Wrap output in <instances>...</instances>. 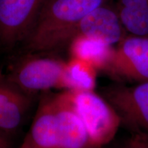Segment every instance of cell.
<instances>
[{
    "mask_svg": "<svg viewBox=\"0 0 148 148\" xmlns=\"http://www.w3.org/2000/svg\"><path fill=\"white\" fill-rule=\"evenodd\" d=\"M107 0H47L24 44L29 53L47 52L69 44L83 18Z\"/></svg>",
    "mask_w": 148,
    "mask_h": 148,
    "instance_id": "1",
    "label": "cell"
},
{
    "mask_svg": "<svg viewBox=\"0 0 148 148\" xmlns=\"http://www.w3.org/2000/svg\"><path fill=\"white\" fill-rule=\"evenodd\" d=\"M71 100L86 127L94 148H100L113 139L121 124L113 107L94 90L72 91Z\"/></svg>",
    "mask_w": 148,
    "mask_h": 148,
    "instance_id": "2",
    "label": "cell"
},
{
    "mask_svg": "<svg viewBox=\"0 0 148 148\" xmlns=\"http://www.w3.org/2000/svg\"><path fill=\"white\" fill-rule=\"evenodd\" d=\"M66 62L53 57L30 56L17 62L6 77L9 82L29 95L52 88L64 90Z\"/></svg>",
    "mask_w": 148,
    "mask_h": 148,
    "instance_id": "3",
    "label": "cell"
},
{
    "mask_svg": "<svg viewBox=\"0 0 148 148\" xmlns=\"http://www.w3.org/2000/svg\"><path fill=\"white\" fill-rule=\"evenodd\" d=\"M103 97L119 114L121 124L148 135V81L111 85L103 89Z\"/></svg>",
    "mask_w": 148,
    "mask_h": 148,
    "instance_id": "4",
    "label": "cell"
},
{
    "mask_svg": "<svg viewBox=\"0 0 148 148\" xmlns=\"http://www.w3.org/2000/svg\"><path fill=\"white\" fill-rule=\"evenodd\" d=\"M47 0H0V45L25 42Z\"/></svg>",
    "mask_w": 148,
    "mask_h": 148,
    "instance_id": "5",
    "label": "cell"
},
{
    "mask_svg": "<svg viewBox=\"0 0 148 148\" xmlns=\"http://www.w3.org/2000/svg\"><path fill=\"white\" fill-rule=\"evenodd\" d=\"M103 71L119 81H148V37H125L113 48Z\"/></svg>",
    "mask_w": 148,
    "mask_h": 148,
    "instance_id": "6",
    "label": "cell"
},
{
    "mask_svg": "<svg viewBox=\"0 0 148 148\" xmlns=\"http://www.w3.org/2000/svg\"><path fill=\"white\" fill-rule=\"evenodd\" d=\"M60 148H94L86 127L75 110L69 90L53 95Z\"/></svg>",
    "mask_w": 148,
    "mask_h": 148,
    "instance_id": "7",
    "label": "cell"
},
{
    "mask_svg": "<svg viewBox=\"0 0 148 148\" xmlns=\"http://www.w3.org/2000/svg\"><path fill=\"white\" fill-rule=\"evenodd\" d=\"M53 93L43 92L32 125L19 148H60Z\"/></svg>",
    "mask_w": 148,
    "mask_h": 148,
    "instance_id": "8",
    "label": "cell"
},
{
    "mask_svg": "<svg viewBox=\"0 0 148 148\" xmlns=\"http://www.w3.org/2000/svg\"><path fill=\"white\" fill-rule=\"evenodd\" d=\"M124 32L116 10L104 4L81 20L75 28L73 38L76 36L89 37L112 47L125 38Z\"/></svg>",
    "mask_w": 148,
    "mask_h": 148,
    "instance_id": "9",
    "label": "cell"
},
{
    "mask_svg": "<svg viewBox=\"0 0 148 148\" xmlns=\"http://www.w3.org/2000/svg\"><path fill=\"white\" fill-rule=\"evenodd\" d=\"M69 44L71 58L86 61L97 71H104L113 49L101 40L84 36H75Z\"/></svg>",
    "mask_w": 148,
    "mask_h": 148,
    "instance_id": "10",
    "label": "cell"
},
{
    "mask_svg": "<svg viewBox=\"0 0 148 148\" xmlns=\"http://www.w3.org/2000/svg\"><path fill=\"white\" fill-rule=\"evenodd\" d=\"M32 95L20 91L0 108V134L10 140L21 127L31 106Z\"/></svg>",
    "mask_w": 148,
    "mask_h": 148,
    "instance_id": "11",
    "label": "cell"
},
{
    "mask_svg": "<svg viewBox=\"0 0 148 148\" xmlns=\"http://www.w3.org/2000/svg\"><path fill=\"white\" fill-rule=\"evenodd\" d=\"M116 12L125 30L148 37V0H119Z\"/></svg>",
    "mask_w": 148,
    "mask_h": 148,
    "instance_id": "12",
    "label": "cell"
},
{
    "mask_svg": "<svg viewBox=\"0 0 148 148\" xmlns=\"http://www.w3.org/2000/svg\"><path fill=\"white\" fill-rule=\"evenodd\" d=\"M97 71L92 64L86 61L71 58L66 62L63 90H94L97 82Z\"/></svg>",
    "mask_w": 148,
    "mask_h": 148,
    "instance_id": "13",
    "label": "cell"
},
{
    "mask_svg": "<svg viewBox=\"0 0 148 148\" xmlns=\"http://www.w3.org/2000/svg\"><path fill=\"white\" fill-rule=\"evenodd\" d=\"M19 92L18 88L8 82L6 77L3 75L0 77V108Z\"/></svg>",
    "mask_w": 148,
    "mask_h": 148,
    "instance_id": "14",
    "label": "cell"
},
{
    "mask_svg": "<svg viewBox=\"0 0 148 148\" xmlns=\"http://www.w3.org/2000/svg\"><path fill=\"white\" fill-rule=\"evenodd\" d=\"M127 148H148V135L136 133Z\"/></svg>",
    "mask_w": 148,
    "mask_h": 148,
    "instance_id": "15",
    "label": "cell"
},
{
    "mask_svg": "<svg viewBox=\"0 0 148 148\" xmlns=\"http://www.w3.org/2000/svg\"><path fill=\"white\" fill-rule=\"evenodd\" d=\"M0 148H12L10 140L0 134Z\"/></svg>",
    "mask_w": 148,
    "mask_h": 148,
    "instance_id": "16",
    "label": "cell"
},
{
    "mask_svg": "<svg viewBox=\"0 0 148 148\" xmlns=\"http://www.w3.org/2000/svg\"><path fill=\"white\" fill-rule=\"evenodd\" d=\"M3 76V75H2V74H1V73H0V77H2Z\"/></svg>",
    "mask_w": 148,
    "mask_h": 148,
    "instance_id": "17",
    "label": "cell"
}]
</instances>
